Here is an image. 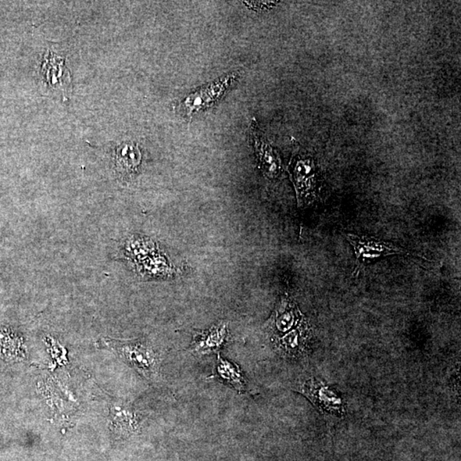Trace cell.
Listing matches in <instances>:
<instances>
[{
    "label": "cell",
    "mask_w": 461,
    "mask_h": 461,
    "mask_svg": "<svg viewBox=\"0 0 461 461\" xmlns=\"http://www.w3.org/2000/svg\"><path fill=\"white\" fill-rule=\"evenodd\" d=\"M238 77L239 73H230L205 85L182 99L178 108L184 116H187L210 108L223 98Z\"/></svg>",
    "instance_id": "cell-1"
},
{
    "label": "cell",
    "mask_w": 461,
    "mask_h": 461,
    "mask_svg": "<svg viewBox=\"0 0 461 461\" xmlns=\"http://www.w3.org/2000/svg\"><path fill=\"white\" fill-rule=\"evenodd\" d=\"M346 238L353 246L356 256V267L354 274L358 273L363 266L381 257L393 255L414 256L406 249L378 238L350 234H347Z\"/></svg>",
    "instance_id": "cell-2"
},
{
    "label": "cell",
    "mask_w": 461,
    "mask_h": 461,
    "mask_svg": "<svg viewBox=\"0 0 461 461\" xmlns=\"http://www.w3.org/2000/svg\"><path fill=\"white\" fill-rule=\"evenodd\" d=\"M112 347L121 358L148 380L158 374V356L154 350L142 342H113Z\"/></svg>",
    "instance_id": "cell-3"
},
{
    "label": "cell",
    "mask_w": 461,
    "mask_h": 461,
    "mask_svg": "<svg viewBox=\"0 0 461 461\" xmlns=\"http://www.w3.org/2000/svg\"><path fill=\"white\" fill-rule=\"evenodd\" d=\"M316 165L312 159L298 157L291 164V180L295 185L300 205L312 198L316 188Z\"/></svg>",
    "instance_id": "cell-4"
},
{
    "label": "cell",
    "mask_w": 461,
    "mask_h": 461,
    "mask_svg": "<svg viewBox=\"0 0 461 461\" xmlns=\"http://www.w3.org/2000/svg\"><path fill=\"white\" fill-rule=\"evenodd\" d=\"M250 141H252L254 151L259 162L260 170L267 177L274 178L280 174L282 170L281 161L278 153L264 139L262 133L257 127L256 121L253 120L250 126Z\"/></svg>",
    "instance_id": "cell-5"
},
{
    "label": "cell",
    "mask_w": 461,
    "mask_h": 461,
    "mask_svg": "<svg viewBox=\"0 0 461 461\" xmlns=\"http://www.w3.org/2000/svg\"><path fill=\"white\" fill-rule=\"evenodd\" d=\"M229 330L226 323L214 325L209 330L195 331L191 349L196 355H209L216 353L229 341Z\"/></svg>",
    "instance_id": "cell-6"
},
{
    "label": "cell",
    "mask_w": 461,
    "mask_h": 461,
    "mask_svg": "<svg viewBox=\"0 0 461 461\" xmlns=\"http://www.w3.org/2000/svg\"><path fill=\"white\" fill-rule=\"evenodd\" d=\"M214 377L217 378L225 385H229L239 394H245L249 391V382L240 368L237 364L221 358L219 354L216 364V373L212 378Z\"/></svg>",
    "instance_id": "cell-7"
},
{
    "label": "cell",
    "mask_w": 461,
    "mask_h": 461,
    "mask_svg": "<svg viewBox=\"0 0 461 461\" xmlns=\"http://www.w3.org/2000/svg\"><path fill=\"white\" fill-rule=\"evenodd\" d=\"M141 152L133 142L123 143L118 146L116 153V167L118 174L124 178L137 173L141 163Z\"/></svg>",
    "instance_id": "cell-8"
},
{
    "label": "cell",
    "mask_w": 461,
    "mask_h": 461,
    "mask_svg": "<svg viewBox=\"0 0 461 461\" xmlns=\"http://www.w3.org/2000/svg\"><path fill=\"white\" fill-rule=\"evenodd\" d=\"M300 392L309 398L317 407L322 410L341 411L342 402L334 393L314 380L307 381L301 386Z\"/></svg>",
    "instance_id": "cell-9"
},
{
    "label": "cell",
    "mask_w": 461,
    "mask_h": 461,
    "mask_svg": "<svg viewBox=\"0 0 461 461\" xmlns=\"http://www.w3.org/2000/svg\"><path fill=\"white\" fill-rule=\"evenodd\" d=\"M300 319L301 314L298 307L291 300L284 298L281 300L271 320L272 327L275 331L285 332L299 323Z\"/></svg>",
    "instance_id": "cell-10"
},
{
    "label": "cell",
    "mask_w": 461,
    "mask_h": 461,
    "mask_svg": "<svg viewBox=\"0 0 461 461\" xmlns=\"http://www.w3.org/2000/svg\"><path fill=\"white\" fill-rule=\"evenodd\" d=\"M114 429L121 433H133L138 427V417L130 407L118 404L110 409Z\"/></svg>",
    "instance_id": "cell-11"
},
{
    "label": "cell",
    "mask_w": 461,
    "mask_h": 461,
    "mask_svg": "<svg viewBox=\"0 0 461 461\" xmlns=\"http://www.w3.org/2000/svg\"><path fill=\"white\" fill-rule=\"evenodd\" d=\"M69 74L66 66L63 65V59L50 53V57L46 58L43 64V74L45 79V84L51 85L50 87H59L63 90L64 84L66 85L65 74Z\"/></svg>",
    "instance_id": "cell-12"
},
{
    "label": "cell",
    "mask_w": 461,
    "mask_h": 461,
    "mask_svg": "<svg viewBox=\"0 0 461 461\" xmlns=\"http://www.w3.org/2000/svg\"><path fill=\"white\" fill-rule=\"evenodd\" d=\"M307 331L306 325H301V327L281 338L278 345L287 353L298 352L300 347L305 342Z\"/></svg>",
    "instance_id": "cell-13"
}]
</instances>
